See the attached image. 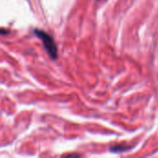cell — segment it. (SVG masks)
<instances>
[{"label": "cell", "mask_w": 158, "mask_h": 158, "mask_svg": "<svg viewBox=\"0 0 158 158\" xmlns=\"http://www.w3.org/2000/svg\"><path fill=\"white\" fill-rule=\"evenodd\" d=\"M33 33L43 42L44 49L47 52L50 58L53 60H56L58 56V50H57L56 44L53 39V37L50 34H48L46 31L40 30V29H34Z\"/></svg>", "instance_id": "obj_1"}, {"label": "cell", "mask_w": 158, "mask_h": 158, "mask_svg": "<svg viewBox=\"0 0 158 158\" xmlns=\"http://www.w3.org/2000/svg\"><path fill=\"white\" fill-rule=\"evenodd\" d=\"M130 149H131V147H127L126 145H113L110 147V152L118 153V152H125Z\"/></svg>", "instance_id": "obj_2"}]
</instances>
